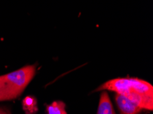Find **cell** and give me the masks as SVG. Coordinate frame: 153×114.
I'll use <instances>...</instances> for the list:
<instances>
[{
	"instance_id": "ba28073f",
	"label": "cell",
	"mask_w": 153,
	"mask_h": 114,
	"mask_svg": "<svg viewBox=\"0 0 153 114\" xmlns=\"http://www.w3.org/2000/svg\"><path fill=\"white\" fill-rule=\"evenodd\" d=\"M0 114H10L8 111H6V109L0 108Z\"/></svg>"
},
{
	"instance_id": "5b68a950",
	"label": "cell",
	"mask_w": 153,
	"mask_h": 114,
	"mask_svg": "<svg viewBox=\"0 0 153 114\" xmlns=\"http://www.w3.org/2000/svg\"><path fill=\"white\" fill-rule=\"evenodd\" d=\"M23 107L27 114H32L37 111L36 100L34 97L27 96L23 101Z\"/></svg>"
},
{
	"instance_id": "6da1fadb",
	"label": "cell",
	"mask_w": 153,
	"mask_h": 114,
	"mask_svg": "<svg viewBox=\"0 0 153 114\" xmlns=\"http://www.w3.org/2000/svg\"><path fill=\"white\" fill-rule=\"evenodd\" d=\"M111 90L117 94L125 95L137 93L153 96V87L147 81L139 79L118 78L110 80L102 85L98 90Z\"/></svg>"
},
{
	"instance_id": "3957f363",
	"label": "cell",
	"mask_w": 153,
	"mask_h": 114,
	"mask_svg": "<svg viewBox=\"0 0 153 114\" xmlns=\"http://www.w3.org/2000/svg\"><path fill=\"white\" fill-rule=\"evenodd\" d=\"M115 101L121 114H138L142 109L122 94L115 95Z\"/></svg>"
},
{
	"instance_id": "277c9868",
	"label": "cell",
	"mask_w": 153,
	"mask_h": 114,
	"mask_svg": "<svg viewBox=\"0 0 153 114\" xmlns=\"http://www.w3.org/2000/svg\"><path fill=\"white\" fill-rule=\"evenodd\" d=\"M97 114H115L109 96L106 92H103L101 94Z\"/></svg>"
},
{
	"instance_id": "8992f818",
	"label": "cell",
	"mask_w": 153,
	"mask_h": 114,
	"mask_svg": "<svg viewBox=\"0 0 153 114\" xmlns=\"http://www.w3.org/2000/svg\"><path fill=\"white\" fill-rule=\"evenodd\" d=\"M48 114H67L65 104L62 101H54L47 107Z\"/></svg>"
},
{
	"instance_id": "7a4b0ae2",
	"label": "cell",
	"mask_w": 153,
	"mask_h": 114,
	"mask_svg": "<svg viewBox=\"0 0 153 114\" xmlns=\"http://www.w3.org/2000/svg\"><path fill=\"white\" fill-rule=\"evenodd\" d=\"M35 66H27L24 68L1 76L6 87L10 99H13L22 94L25 87L33 78Z\"/></svg>"
},
{
	"instance_id": "52a82bcc",
	"label": "cell",
	"mask_w": 153,
	"mask_h": 114,
	"mask_svg": "<svg viewBox=\"0 0 153 114\" xmlns=\"http://www.w3.org/2000/svg\"><path fill=\"white\" fill-rule=\"evenodd\" d=\"M6 100H10L8 92L7 91L5 85L1 76H0V101H6Z\"/></svg>"
}]
</instances>
